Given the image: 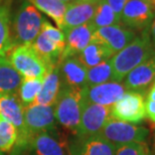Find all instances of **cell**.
<instances>
[{
    "instance_id": "6da1fadb",
    "label": "cell",
    "mask_w": 155,
    "mask_h": 155,
    "mask_svg": "<svg viewBox=\"0 0 155 155\" xmlns=\"http://www.w3.org/2000/svg\"><path fill=\"white\" fill-rule=\"evenodd\" d=\"M155 54V48L148 30L141 32L134 40L111 58L113 81L121 82L133 69Z\"/></svg>"
},
{
    "instance_id": "7a4b0ae2",
    "label": "cell",
    "mask_w": 155,
    "mask_h": 155,
    "mask_svg": "<svg viewBox=\"0 0 155 155\" xmlns=\"http://www.w3.org/2000/svg\"><path fill=\"white\" fill-rule=\"evenodd\" d=\"M43 16L31 3L24 1L19 6L12 20L13 45H32L41 30Z\"/></svg>"
},
{
    "instance_id": "3957f363",
    "label": "cell",
    "mask_w": 155,
    "mask_h": 155,
    "mask_svg": "<svg viewBox=\"0 0 155 155\" xmlns=\"http://www.w3.org/2000/svg\"><path fill=\"white\" fill-rule=\"evenodd\" d=\"M83 89L61 87L57 101L54 105V116L58 123L64 129L77 134L83 109Z\"/></svg>"
},
{
    "instance_id": "277c9868",
    "label": "cell",
    "mask_w": 155,
    "mask_h": 155,
    "mask_svg": "<svg viewBox=\"0 0 155 155\" xmlns=\"http://www.w3.org/2000/svg\"><path fill=\"white\" fill-rule=\"evenodd\" d=\"M99 134L116 147L128 143H144L150 132L143 126L111 118Z\"/></svg>"
},
{
    "instance_id": "5b68a950",
    "label": "cell",
    "mask_w": 155,
    "mask_h": 155,
    "mask_svg": "<svg viewBox=\"0 0 155 155\" xmlns=\"http://www.w3.org/2000/svg\"><path fill=\"white\" fill-rule=\"evenodd\" d=\"M12 66L22 78H38L43 79L48 72V66L31 45H15L9 51V58Z\"/></svg>"
},
{
    "instance_id": "8992f818",
    "label": "cell",
    "mask_w": 155,
    "mask_h": 155,
    "mask_svg": "<svg viewBox=\"0 0 155 155\" xmlns=\"http://www.w3.org/2000/svg\"><path fill=\"white\" fill-rule=\"evenodd\" d=\"M155 18L153 0H129L121 14V23L133 30H149Z\"/></svg>"
},
{
    "instance_id": "52a82bcc",
    "label": "cell",
    "mask_w": 155,
    "mask_h": 155,
    "mask_svg": "<svg viewBox=\"0 0 155 155\" xmlns=\"http://www.w3.org/2000/svg\"><path fill=\"white\" fill-rule=\"evenodd\" d=\"M0 116L16 128L18 133L16 146L26 147L30 138L24 122V107L16 94H0Z\"/></svg>"
},
{
    "instance_id": "ba28073f",
    "label": "cell",
    "mask_w": 155,
    "mask_h": 155,
    "mask_svg": "<svg viewBox=\"0 0 155 155\" xmlns=\"http://www.w3.org/2000/svg\"><path fill=\"white\" fill-rule=\"evenodd\" d=\"M111 116L127 123H139L146 117V104L144 95L128 92L111 106Z\"/></svg>"
},
{
    "instance_id": "9c48e42d",
    "label": "cell",
    "mask_w": 155,
    "mask_h": 155,
    "mask_svg": "<svg viewBox=\"0 0 155 155\" xmlns=\"http://www.w3.org/2000/svg\"><path fill=\"white\" fill-rule=\"evenodd\" d=\"M55 121L54 106L32 104L24 107V122L30 140L39 133L54 131Z\"/></svg>"
},
{
    "instance_id": "30bf717a",
    "label": "cell",
    "mask_w": 155,
    "mask_h": 155,
    "mask_svg": "<svg viewBox=\"0 0 155 155\" xmlns=\"http://www.w3.org/2000/svg\"><path fill=\"white\" fill-rule=\"evenodd\" d=\"M111 118V107L83 103L79 128L76 135L91 136L99 134Z\"/></svg>"
},
{
    "instance_id": "8fae6325",
    "label": "cell",
    "mask_w": 155,
    "mask_h": 155,
    "mask_svg": "<svg viewBox=\"0 0 155 155\" xmlns=\"http://www.w3.org/2000/svg\"><path fill=\"white\" fill-rule=\"evenodd\" d=\"M137 36L135 30L121 25H111L96 29L92 39L104 45L113 54L122 51Z\"/></svg>"
},
{
    "instance_id": "7c38bea8",
    "label": "cell",
    "mask_w": 155,
    "mask_h": 155,
    "mask_svg": "<svg viewBox=\"0 0 155 155\" xmlns=\"http://www.w3.org/2000/svg\"><path fill=\"white\" fill-rule=\"evenodd\" d=\"M126 93L124 85L120 82H111L96 85L92 87H85L83 89V103L102 105L111 107Z\"/></svg>"
},
{
    "instance_id": "4fadbf2b",
    "label": "cell",
    "mask_w": 155,
    "mask_h": 155,
    "mask_svg": "<svg viewBox=\"0 0 155 155\" xmlns=\"http://www.w3.org/2000/svg\"><path fill=\"white\" fill-rule=\"evenodd\" d=\"M71 155H115V146L100 134L75 135L69 145Z\"/></svg>"
},
{
    "instance_id": "5bb4252c",
    "label": "cell",
    "mask_w": 155,
    "mask_h": 155,
    "mask_svg": "<svg viewBox=\"0 0 155 155\" xmlns=\"http://www.w3.org/2000/svg\"><path fill=\"white\" fill-rule=\"evenodd\" d=\"M101 0H80L68 5L61 30L66 33L74 27L89 23Z\"/></svg>"
},
{
    "instance_id": "9a60e30c",
    "label": "cell",
    "mask_w": 155,
    "mask_h": 155,
    "mask_svg": "<svg viewBox=\"0 0 155 155\" xmlns=\"http://www.w3.org/2000/svg\"><path fill=\"white\" fill-rule=\"evenodd\" d=\"M26 147L29 155H71L67 142L55 134V130L33 136Z\"/></svg>"
},
{
    "instance_id": "2e32d148",
    "label": "cell",
    "mask_w": 155,
    "mask_h": 155,
    "mask_svg": "<svg viewBox=\"0 0 155 155\" xmlns=\"http://www.w3.org/2000/svg\"><path fill=\"white\" fill-rule=\"evenodd\" d=\"M155 81V54L133 69L125 78L126 91L145 95L147 89Z\"/></svg>"
},
{
    "instance_id": "e0dca14e",
    "label": "cell",
    "mask_w": 155,
    "mask_h": 155,
    "mask_svg": "<svg viewBox=\"0 0 155 155\" xmlns=\"http://www.w3.org/2000/svg\"><path fill=\"white\" fill-rule=\"evenodd\" d=\"M61 87L84 89L87 86L88 69L81 63L76 55L68 57L58 64Z\"/></svg>"
},
{
    "instance_id": "ac0fdd59",
    "label": "cell",
    "mask_w": 155,
    "mask_h": 155,
    "mask_svg": "<svg viewBox=\"0 0 155 155\" xmlns=\"http://www.w3.org/2000/svg\"><path fill=\"white\" fill-rule=\"evenodd\" d=\"M94 31L95 28L90 24V22L68 30L64 33L66 46L61 54V61L68 57H75L83 51L84 48L91 42Z\"/></svg>"
},
{
    "instance_id": "d6986e66",
    "label": "cell",
    "mask_w": 155,
    "mask_h": 155,
    "mask_svg": "<svg viewBox=\"0 0 155 155\" xmlns=\"http://www.w3.org/2000/svg\"><path fill=\"white\" fill-rule=\"evenodd\" d=\"M61 77L58 66L48 68L42 81L41 89L36 96L33 105L41 106H54L61 91ZM32 105V104H31Z\"/></svg>"
},
{
    "instance_id": "ffe728a7",
    "label": "cell",
    "mask_w": 155,
    "mask_h": 155,
    "mask_svg": "<svg viewBox=\"0 0 155 155\" xmlns=\"http://www.w3.org/2000/svg\"><path fill=\"white\" fill-rule=\"evenodd\" d=\"M22 79L6 55H0V94H15Z\"/></svg>"
},
{
    "instance_id": "44dd1931",
    "label": "cell",
    "mask_w": 155,
    "mask_h": 155,
    "mask_svg": "<svg viewBox=\"0 0 155 155\" xmlns=\"http://www.w3.org/2000/svg\"><path fill=\"white\" fill-rule=\"evenodd\" d=\"M113 55L114 54L104 45L92 39L91 42L84 48V51L76 57L87 69H91L112 58Z\"/></svg>"
},
{
    "instance_id": "7402d4cb",
    "label": "cell",
    "mask_w": 155,
    "mask_h": 155,
    "mask_svg": "<svg viewBox=\"0 0 155 155\" xmlns=\"http://www.w3.org/2000/svg\"><path fill=\"white\" fill-rule=\"evenodd\" d=\"M27 1L31 3L38 10L51 17L61 29L68 4L61 0H27Z\"/></svg>"
},
{
    "instance_id": "603a6c76",
    "label": "cell",
    "mask_w": 155,
    "mask_h": 155,
    "mask_svg": "<svg viewBox=\"0 0 155 155\" xmlns=\"http://www.w3.org/2000/svg\"><path fill=\"white\" fill-rule=\"evenodd\" d=\"M90 24L95 30L111 25H121V19L105 0H101Z\"/></svg>"
},
{
    "instance_id": "cb8c5ba5",
    "label": "cell",
    "mask_w": 155,
    "mask_h": 155,
    "mask_svg": "<svg viewBox=\"0 0 155 155\" xmlns=\"http://www.w3.org/2000/svg\"><path fill=\"white\" fill-rule=\"evenodd\" d=\"M10 32V11L6 4L0 5V55H6L13 48Z\"/></svg>"
},
{
    "instance_id": "d4e9b609",
    "label": "cell",
    "mask_w": 155,
    "mask_h": 155,
    "mask_svg": "<svg viewBox=\"0 0 155 155\" xmlns=\"http://www.w3.org/2000/svg\"><path fill=\"white\" fill-rule=\"evenodd\" d=\"M43 79L38 78H23L19 89H18V99L23 107L33 104L36 96L41 89Z\"/></svg>"
},
{
    "instance_id": "484cf974",
    "label": "cell",
    "mask_w": 155,
    "mask_h": 155,
    "mask_svg": "<svg viewBox=\"0 0 155 155\" xmlns=\"http://www.w3.org/2000/svg\"><path fill=\"white\" fill-rule=\"evenodd\" d=\"M111 81H113V70L112 64H111V58L104 61V63L99 64L98 66L88 69L86 87L101 85V84L111 82Z\"/></svg>"
},
{
    "instance_id": "4316f807",
    "label": "cell",
    "mask_w": 155,
    "mask_h": 155,
    "mask_svg": "<svg viewBox=\"0 0 155 155\" xmlns=\"http://www.w3.org/2000/svg\"><path fill=\"white\" fill-rule=\"evenodd\" d=\"M18 133L16 128L8 121L0 117V151L8 152L16 146Z\"/></svg>"
},
{
    "instance_id": "83f0119b",
    "label": "cell",
    "mask_w": 155,
    "mask_h": 155,
    "mask_svg": "<svg viewBox=\"0 0 155 155\" xmlns=\"http://www.w3.org/2000/svg\"><path fill=\"white\" fill-rule=\"evenodd\" d=\"M115 155H151L144 143H128L115 147Z\"/></svg>"
},
{
    "instance_id": "f1b7e54d",
    "label": "cell",
    "mask_w": 155,
    "mask_h": 155,
    "mask_svg": "<svg viewBox=\"0 0 155 155\" xmlns=\"http://www.w3.org/2000/svg\"><path fill=\"white\" fill-rule=\"evenodd\" d=\"M146 116L155 124V82L147 93L146 98Z\"/></svg>"
},
{
    "instance_id": "f546056e",
    "label": "cell",
    "mask_w": 155,
    "mask_h": 155,
    "mask_svg": "<svg viewBox=\"0 0 155 155\" xmlns=\"http://www.w3.org/2000/svg\"><path fill=\"white\" fill-rule=\"evenodd\" d=\"M105 1L108 3V5L113 9V11L115 12L117 16L121 19L122 11L124 7H125L126 3L128 2L129 0H105Z\"/></svg>"
},
{
    "instance_id": "4dcf8cb0",
    "label": "cell",
    "mask_w": 155,
    "mask_h": 155,
    "mask_svg": "<svg viewBox=\"0 0 155 155\" xmlns=\"http://www.w3.org/2000/svg\"><path fill=\"white\" fill-rule=\"evenodd\" d=\"M150 30H151V35H152V38H153L152 41L155 45V18H154L153 22H152V24H151V26H150Z\"/></svg>"
},
{
    "instance_id": "1f68e13d",
    "label": "cell",
    "mask_w": 155,
    "mask_h": 155,
    "mask_svg": "<svg viewBox=\"0 0 155 155\" xmlns=\"http://www.w3.org/2000/svg\"><path fill=\"white\" fill-rule=\"evenodd\" d=\"M61 1H63L64 3H66V4H72L74 2H77V1H80V0H61Z\"/></svg>"
},
{
    "instance_id": "d6a6232c",
    "label": "cell",
    "mask_w": 155,
    "mask_h": 155,
    "mask_svg": "<svg viewBox=\"0 0 155 155\" xmlns=\"http://www.w3.org/2000/svg\"><path fill=\"white\" fill-rule=\"evenodd\" d=\"M153 2H154V3H155V0H153Z\"/></svg>"
},
{
    "instance_id": "836d02e7",
    "label": "cell",
    "mask_w": 155,
    "mask_h": 155,
    "mask_svg": "<svg viewBox=\"0 0 155 155\" xmlns=\"http://www.w3.org/2000/svg\"><path fill=\"white\" fill-rule=\"evenodd\" d=\"M154 147H155V143H154Z\"/></svg>"
},
{
    "instance_id": "e575fe53",
    "label": "cell",
    "mask_w": 155,
    "mask_h": 155,
    "mask_svg": "<svg viewBox=\"0 0 155 155\" xmlns=\"http://www.w3.org/2000/svg\"><path fill=\"white\" fill-rule=\"evenodd\" d=\"M0 1H1V0H0Z\"/></svg>"
}]
</instances>
